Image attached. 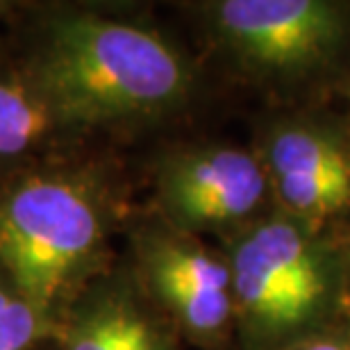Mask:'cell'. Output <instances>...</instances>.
Here are the masks:
<instances>
[{"label":"cell","mask_w":350,"mask_h":350,"mask_svg":"<svg viewBox=\"0 0 350 350\" xmlns=\"http://www.w3.org/2000/svg\"><path fill=\"white\" fill-rule=\"evenodd\" d=\"M221 250L241 350H284L346 319V253L330 232L273 207L223 239Z\"/></svg>","instance_id":"obj_3"},{"label":"cell","mask_w":350,"mask_h":350,"mask_svg":"<svg viewBox=\"0 0 350 350\" xmlns=\"http://www.w3.org/2000/svg\"><path fill=\"white\" fill-rule=\"evenodd\" d=\"M128 262L144 291L182 341L223 350L234 339L232 280L221 248L171 226L152 209L135 212L125 228Z\"/></svg>","instance_id":"obj_5"},{"label":"cell","mask_w":350,"mask_h":350,"mask_svg":"<svg viewBox=\"0 0 350 350\" xmlns=\"http://www.w3.org/2000/svg\"><path fill=\"white\" fill-rule=\"evenodd\" d=\"M37 89L0 57V171L64 146L82 144Z\"/></svg>","instance_id":"obj_9"},{"label":"cell","mask_w":350,"mask_h":350,"mask_svg":"<svg viewBox=\"0 0 350 350\" xmlns=\"http://www.w3.org/2000/svg\"><path fill=\"white\" fill-rule=\"evenodd\" d=\"M150 209L185 232L223 241L273 209V198L253 148L198 142L159 155Z\"/></svg>","instance_id":"obj_6"},{"label":"cell","mask_w":350,"mask_h":350,"mask_svg":"<svg viewBox=\"0 0 350 350\" xmlns=\"http://www.w3.org/2000/svg\"><path fill=\"white\" fill-rule=\"evenodd\" d=\"M344 317L350 321V257L346 255V303H344Z\"/></svg>","instance_id":"obj_13"},{"label":"cell","mask_w":350,"mask_h":350,"mask_svg":"<svg viewBox=\"0 0 350 350\" xmlns=\"http://www.w3.org/2000/svg\"><path fill=\"white\" fill-rule=\"evenodd\" d=\"M135 209L121 162L96 142L0 171V266L59 321L87 284L109 271L111 241Z\"/></svg>","instance_id":"obj_2"},{"label":"cell","mask_w":350,"mask_h":350,"mask_svg":"<svg viewBox=\"0 0 350 350\" xmlns=\"http://www.w3.org/2000/svg\"><path fill=\"white\" fill-rule=\"evenodd\" d=\"M273 207L317 232L350 214V146L327 125L286 118L269 125L255 146Z\"/></svg>","instance_id":"obj_7"},{"label":"cell","mask_w":350,"mask_h":350,"mask_svg":"<svg viewBox=\"0 0 350 350\" xmlns=\"http://www.w3.org/2000/svg\"><path fill=\"white\" fill-rule=\"evenodd\" d=\"M21 5L23 3H14V0H0V27H10L14 16L18 14Z\"/></svg>","instance_id":"obj_12"},{"label":"cell","mask_w":350,"mask_h":350,"mask_svg":"<svg viewBox=\"0 0 350 350\" xmlns=\"http://www.w3.org/2000/svg\"><path fill=\"white\" fill-rule=\"evenodd\" d=\"M284 350H350V321L339 319L337 323L286 346Z\"/></svg>","instance_id":"obj_11"},{"label":"cell","mask_w":350,"mask_h":350,"mask_svg":"<svg viewBox=\"0 0 350 350\" xmlns=\"http://www.w3.org/2000/svg\"><path fill=\"white\" fill-rule=\"evenodd\" d=\"M0 57L87 142L169 121L200 82L189 53L159 27L82 3H23Z\"/></svg>","instance_id":"obj_1"},{"label":"cell","mask_w":350,"mask_h":350,"mask_svg":"<svg viewBox=\"0 0 350 350\" xmlns=\"http://www.w3.org/2000/svg\"><path fill=\"white\" fill-rule=\"evenodd\" d=\"M51 350H182V337L118 257L62 312Z\"/></svg>","instance_id":"obj_8"},{"label":"cell","mask_w":350,"mask_h":350,"mask_svg":"<svg viewBox=\"0 0 350 350\" xmlns=\"http://www.w3.org/2000/svg\"><path fill=\"white\" fill-rule=\"evenodd\" d=\"M57 323L0 266V350H51Z\"/></svg>","instance_id":"obj_10"},{"label":"cell","mask_w":350,"mask_h":350,"mask_svg":"<svg viewBox=\"0 0 350 350\" xmlns=\"http://www.w3.org/2000/svg\"><path fill=\"white\" fill-rule=\"evenodd\" d=\"M193 14L209 44L257 80L319 73L350 37V7L334 0H207Z\"/></svg>","instance_id":"obj_4"}]
</instances>
